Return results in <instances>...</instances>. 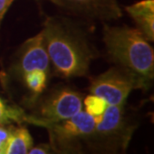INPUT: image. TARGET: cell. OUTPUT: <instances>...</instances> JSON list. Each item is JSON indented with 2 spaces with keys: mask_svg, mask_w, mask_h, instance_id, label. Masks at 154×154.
Segmentation results:
<instances>
[{
  "mask_svg": "<svg viewBox=\"0 0 154 154\" xmlns=\"http://www.w3.org/2000/svg\"><path fill=\"white\" fill-rule=\"evenodd\" d=\"M152 82L147 81L130 70L114 65L101 74L90 79L88 91L90 94L103 98L108 105L125 104L133 90L146 91Z\"/></svg>",
  "mask_w": 154,
  "mask_h": 154,
  "instance_id": "5",
  "label": "cell"
},
{
  "mask_svg": "<svg viewBox=\"0 0 154 154\" xmlns=\"http://www.w3.org/2000/svg\"><path fill=\"white\" fill-rule=\"evenodd\" d=\"M84 94L74 87L57 84L36 98L29 110L27 123L36 127L59 122L74 116L83 109Z\"/></svg>",
  "mask_w": 154,
  "mask_h": 154,
  "instance_id": "4",
  "label": "cell"
},
{
  "mask_svg": "<svg viewBox=\"0 0 154 154\" xmlns=\"http://www.w3.org/2000/svg\"><path fill=\"white\" fill-rule=\"evenodd\" d=\"M27 117L28 113L23 107L0 96V124H24Z\"/></svg>",
  "mask_w": 154,
  "mask_h": 154,
  "instance_id": "12",
  "label": "cell"
},
{
  "mask_svg": "<svg viewBox=\"0 0 154 154\" xmlns=\"http://www.w3.org/2000/svg\"><path fill=\"white\" fill-rule=\"evenodd\" d=\"M36 1H39V0H36Z\"/></svg>",
  "mask_w": 154,
  "mask_h": 154,
  "instance_id": "17",
  "label": "cell"
},
{
  "mask_svg": "<svg viewBox=\"0 0 154 154\" xmlns=\"http://www.w3.org/2000/svg\"><path fill=\"white\" fill-rule=\"evenodd\" d=\"M0 154H3V149H2L1 144H0Z\"/></svg>",
  "mask_w": 154,
  "mask_h": 154,
  "instance_id": "16",
  "label": "cell"
},
{
  "mask_svg": "<svg viewBox=\"0 0 154 154\" xmlns=\"http://www.w3.org/2000/svg\"><path fill=\"white\" fill-rule=\"evenodd\" d=\"M50 152H52V149L49 143H41L36 146H32L28 151L29 154H45Z\"/></svg>",
  "mask_w": 154,
  "mask_h": 154,
  "instance_id": "14",
  "label": "cell"
},
{
  "mask_svg": "<svg viewBox=\"0 0 154 154\" xmlns=\"http://www.w3.org/2000/svg\"><path fill=\"white\" fill-rule=\"evenodd\" d=\"M137 127L136 118L129 113L126 103L107 105L86 141L85 150L95 153L126 152Z\"/></svg>",
  "mask_w": 154,
  "mask_h": 154,
  "instance_id": "3",
  "label": "cell"
},
{
  "mask_svg": "<svg viewBox=\"0 0 154 154\" xmlns=\"http://www.w3.org/2000/svg\"><path fill=\"white\" fill-rule=\"evenodd\" d=\"M107 105L108 104H107V102L103 98L94 94L86 95V96H84V99H83L84 110L93 117L95 119V122L101 118Z\"/></svg>",
  "mask_w": 154,
  "mask_h": 154,
  "instance_id": "13",
  "label": "cell"
},
{
  "mask_svg": "<svg viewBox=\"0 0 154 154\" xmlns=\"http://www.w3.org/2000/svg\"><path fill=\"white\" fill-rule=\"evenodd\" d=\"M102 33L107 56L115 65L124 67L147 81H153V47L136 27L112 26L104 22Z\"/></svg>",
  "mask_w": 154,
  "mask_h": 154,
  "instance_id": "2",
  "label": "cell"
},
{
  "mask_svg": "<svg viewBox=\"0 0 154 154\" xmlns=\"http://www.w3.org/2000/svg\"><path fill=\"white\" fill-rule=\"evenodd\" d=\"M95 119L85 110L59 122L44 127L48 132L49 144L55 153H82L85 143L94 130Z\"/></svg>",
  "mask_w": 154,
  "mask_h": 154,
  "instance_id": "6",
  "label": "cell"
},
{
  "mask_svg": "<svg viewBox=\"0 0 154 154\" xmlns=\"http://www.w3.org/2000/svg\"><path fill=\"white\" fill-rule=\"evenodd\" d=\"M64 13L77 18L94 21L117 20L122 9L117 0H49Z\"/></svg>",
  "mask_w": 154,
  "mask_h": 154,
  "instance_id": "8",
  "label": "cell"
},
{
  "mask_svg": "<svg viewBox=\"0 0 154 154\" xmlns=\"http://www.w3.org/2000/svg\"><path fill=\"white\" fill-rule=\"evenodd\" d=\"M51 73L63 79L85 77L99 51L77 21L68 16H47L41 30Z\"/></svg>",
  "mask_w": 154,
  "mask_h": 154,
  "instance_id": "1",
  "label": "cell"
},
{
  "mask_svg": "<svg viewBox=\"0 0 154 154\" xmlns=\"http://www.w3.org/2000/svg\"><path fill=\"white\" fill-rule=\"evenodd\" d=\"M33 138L23 124H18L12 129L4 154H26L33 146Z\"/></svg>",
  "mask_w": 154,
  "mask_h": 154,
  "instance_id": "11",
  "label": "cell"
},
{
  "mask_svg": "<svg viewBox=\"0 0 154 154\" xmlns=\"http://www.w3.org/2000/svg\"><path fill=\"white\" fill-rule=\"evenodd\" d=\"M125 11L136 24V28L148 41L154 40V0H140L126 6Z\"/></svg>",
  "mask_w": 154,
  "mask_h": 154,
  "instance_id": "9",
  "label": "cell"
},
{
  "mask_svg": "<svg viewBox=\"0 0 154 154\" xmlns=\"http://www.w3.org/2000/svg\"><path fill=\"white\" fill-rule=\"evenodd\" d=\"M33 70H44L51 73V65L46 51L42 32L26 40L13 55L6 77L11 81H20Z\"/></svg>",
  "mask_w": 154,
  "mask_h": 154,
  "instance_id": "7",
  "label": "cell"
},
{
  "mask_svg": "<svg viewBox=\"0 0 154 154\" xmlns=\"http://www.w3.org/2000/svg\"><path fill=\"white\" fill-rule=\"evenodd\" d=\"M13 2L14 0H0V28H1V24L6 12L8 11L9 7Z\"/></svg>",
  "mask_w": 154,
  "mask_h": 154,
  "instance_id": "15",
  "label": "cell"
},
{
  "mask_svg": "<svg viewBox=\"0 0 154 154\" xmlns=\"http://www.w3.org/2000/svg\"><path fill=\"white\" fill-rule=\"evenodd\" d=\"M50 74L51 73L46 72L44 70H33L22 77L20 82L27 90L26 96L22 101L25 108L31 105L36 98L47 89Z\"/></svg>",
  "mask_w": 154,
  "mask_h": 154,
  "instance_id": "10",
  "label": "cell"
}]
</instances>
